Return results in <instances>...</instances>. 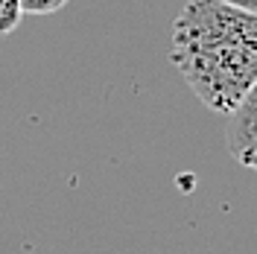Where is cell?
Listing matches in <instances>:
<instances>
[{
  "label": "cell",
  "mask_w": 257,
  "mask_h": 254,
  "mask_svg": "<svg viewBox=\"0 0 257 254\" xmlns=\"http://www.w3.org/2000/svg\"><path fill=\"white\" fill-rule=\"evenodd\" d=\"M170 56L199 102L228 117L257 85V15L190 0L173 21Z\"/></svg>",
  "instance_id": "6da1fadb"
},
{
  "label": "cell",
  "mask_w": 257,
  "mask_h": 254,
  "mask_svg": "<svg viewBox=\"0 0 257 254\" xmlns=\"http://www.w3.org/2000/svg\"><path fill=\"white\" fill-rule=\"evenodd\" d=\"M228 149L245 170L257 173V85L228 114Z\"/></svg>",
  "instance_id": "7a4b0ae2"
},
{
  "label": "cell",
  "mask_w": 257,
  "mask_h": 254,
  "mask_svg": "<svg viewBox=\"0 0 257 254\" xmlns=\"http://www.w3.org/2000/svg\"><path fill=\"white\" fill-rule=\"evenodd\" d=\"M24 3L21 0H0V35H9L24 21Z\"/></svg>",
  "instance_id": "3957f363"
},
{
  "label": "cell",
  "mask_w": 257,
  "mask_h": 254,
  "mask_svg": "<svg viewBox=\"0 0 257 254\" xmlns=\"http://www.w3.org/2000/svg\"><path fill=\"white\" fill-rule=\"evenodd\" d=\"M21 3H24L27 15H53V12L64 9L70 0H21Z\"/></svg>",
  "instance_id": "277c9868"
},
{
  "label": "cell",
  "mask_w": 257,
  "mask_h": 254,
  "mask_svg": "<svg viewBox=\"0 0 257 254\" xmlns=\"http://www.w3.org/2000/svg\"><path fill=\"white\" fill-rule=\"evenodd\" d=\"M228 6H234V9H242V12H251L257 15V0H222Z\"/></svg>",
  "instance_id": "5b68a950"
}]
</instances>
